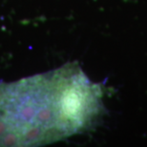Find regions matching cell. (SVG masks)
Instances as JSON below:
<instances>
[{
    "instance_id": "1",
    "label": "cell",
    "mask_w": 147,
    "mask_h": 147,
    "mask_svg": "<svg viewBox=\"0 0 147 147\" xmlns=\"http://www.w3.org/2000/svg\"><path fill=\"white\" fill-rule=\"evenodd\" d=\"M103 89L76 62L13 83H0V146H38L92 127Z\"/></svg>"
}]
</instances>
